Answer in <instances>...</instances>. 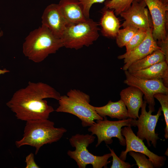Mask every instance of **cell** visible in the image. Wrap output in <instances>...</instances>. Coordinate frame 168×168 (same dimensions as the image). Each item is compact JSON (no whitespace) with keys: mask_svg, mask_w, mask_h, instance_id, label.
I'll return each instance as SVG.
<instances>
[{"mask_svg":"<svg viewBox=\"0 0 168 168\" xmlns=\"http://www.w3.org/2000/svg\"><path fill=\"white\" fill-rule=\"evenodd\" d=\"M139 0H107L105 2V8L113 10L116 15L127 10L132 2Z\"/></svg>","mask_w":168,"mask_h":168,"instance_id":"cell-22","label":"cell"},{"mask_svg":"<svg viewBox=\"0 0 168 168\" xmlns=\"http://www.w3.org/2000/svg\"><path fill=\"white\" fill-rule=\"evenodd\" d=\"M94 107L96 113L103 118L106 116H108L112 119L116 118L119 120L128 118L126 107L121 100L114 102L110 100L104 106H94Z\"/></svg>","mask_w":168,"mask_h":168,"instance_id":"cell-18","label":"cell"},{"mask_svg":"<svg viewBox=\"0 0 168 168\" xmlns=\"http://www.w3.org/2000/svg\"><path fill=\"white\" fill-rule=\"evenodd\" d=\"M96 137L88 134H77L72 136L69 139L71 146L75 148L74 151L69 150L68 155L76 162L79 168H85L89 164L93 168H107V165L110 162L109 159L111 157V153L102 156H96L91 153L87 148L95 141Z\"/></svg>","mask_w":168,"mask_h":168,"instance_id":"cell-5","label":"cell"},{"mask_svg":"<svg viewBox=\"0 0 168 168\" xmlns=\"http://www.w3.org/2000/svg\"><path fill=\"white\" fill-rule=\"evenodd\" d=\"M58 101L59 106L55 111L76 116L81 120L83 127H90L95 120L104 119L90 104V96L79 90H70L66 95L61 96Z\"/></svg>","mask_w":168,"mask_h":168,"instance_id":"cell-4","label":"cell"},{"mask_svg":"<svg viewBox=\"0 0 168 168\" xmlns=\"http://www.w3.org/2000/svg\"><path fill=\"white\" fill-rule=\"evenodd\" d=\"M120 95V100L127 107L128 118L138 119L139 110L143 102L142 92L137 87L129 86L122 90Z\"/></svg>","mask_w":168,"mask_h":168,"instance_id":"cell-15","label":"cell"},{"mask_svg":"<svg viewBox=\"0 0 168 168\" xmlns=\"http://www.w3.org/2000/svg\"><path fill=\"white\" fill-rule=\"evenodd\" d=\"M167 153L168 154V150L167 151H167H166V152H165V155H166V156H168V154H167Z\"/></svg>","mask_w":168,"mask_h":168,"instance_id":"cell-32","label":"cell"},{"mask_svg":"<svg viewBox=\"0 0 168 168\" xmlns=\"http://www.w3.org/2000/svg\"><path fill=\"white\" fill-rule=\"evenodd\" d=\"M60 96L58 92L46 83L29 81L26 87L14 93L6 105L18 119L27 122L48 119L54 110L44 99L58 100Z\"/></svg>","mask_w":168,"mask_h":168,"instance_id":"cell-1","label":"cell"},{"mask_svg":"<svg viewBox=\"0 0 168 168\" xmlns=\"http://www.w3.org/2000/svg\"><path fill=\"white\" fill-rule=\"evenodd\" d=\"M122 134L125 139L126 148L120 153L119 158L121 159L126 160L128 153L132 151L145 155L152 162L154 168H160L164 166L166 159V157L159 156L150 151L143 141L134 134L131 127L126 126L122 128Z\"/></svg>","mask_w":168,"mask_h":168,"instance_id":"cell-10","label":"cell"},{"mask_svg":"<svg viewBox=\"0 0 168 168\" xmlns=\"http://www.w3.org/2000/svg\"><path fill=\"white\" fill-rule=\"evenodd\" d=\"M166 61V57L160 49L156 50L132 63L127 70L130 73L142 70L158 63Z\"/></svg>","mask_w":168,"mask_h":168,"instance_id":"cell-20","label":"cell"},{"mask_svg":"<svg viewBox=\"0 0 168 168\" xmlns=\"http://www.w3.org/2000/svg\"><path fill=\"white\" fill-rule=\"evenodd\" d=\"M59 8L68 24H76L85 21L81 3L77 0H60Z\"/></svg>","mask_w":168,"mask_h":168,"instance_id":"cell-16","label":"cell"},{"mask_svg":"<svg viewBox=\"0 0 168 168\" xmlns=\"http://www.w3.org/2000/svg\"><path fill=\"white\" fill-rule=\"evenodd\" d=\"M144 0L151 15L154 39L156 41L164 40L168 37L166 30L168 5L163 4L158 0Z\"/></svg>","mask_w":168,"mask_h":168,"instance_id":"cell-12","label":"cell"},{"mask_svg":"<svg viewBox=\"0 0 168 168\" xmlns=\"http://www.w3.org/2000/svg\"><path fill=\"white\" fill-rule=\"evenodd\" d=\"M42 25L61 38L68 24L61 13L58 4L52 3L45 9L42 17Z\"/></svg>","mask_w":168,"mask_h":168,"instance_id":"cell-14","label":"cell"},{"mask_svg":"<svg viewBox=\"0 0 168 168\" xmlns=\"http://www.w3.org/2000/svg\"><path fill=\"white\" fill-rule=\"evenodd\" d=\"M160 50L164 54L166 57V62L168 63V37L162 41H156Z\"/></svg>","mask_w":168,"mask_h":168,"instance_id":"cell-28","label":"cell"},{"mask_svg":"<svg viewBox=\"0 0 168 168\" xmlns=\"http://www.w3.org/2000/svg\"><path fill=\"white\" fill-rule=\"evenodd\" d=\"M98 24L92 19L68 24L61 38L63 46L77 50L92 44L99 38Z\"/></svg>","mask_w":168,"mask_h":168,"instance_id":"cell-6","label":"cell"},{"mask_svg":"<svg viewBox=\"0 0 168 168\" xmlns=\"http://www.w3.org/2000/svg\"><path fill=\"white\" fill-rule=\"evenodd\" d=\"M62 47L63 45L61 38L42 25L30 32L25 38L22 51L29 59L39 63L49 54L56 53Z\"/></svg>","mask_w":168,"mask_h":168,"instance_id":"cell-2","label":"cell"},{"mask_svg":"<svg viewBox=\"0 0 168 168\" xmlns=\"http://www.w3.org/2000/svg\"><path fill=\"white\" fill-rule=\"evenodd\" d=\"M25 162L26 163V168H39V166L36 164L34 160V155L31 153L26 157Z\"/></svg>","mask_w":168,"mask_h":168,"instance_id":"cell-29","label":"cell"},{"mask_svg":"<svg viewBox=\"0 0 168 168\" xmlns=\"http://www.w3.org/2000/svg\"><path fill=\"white\" fill-rule=\"evenodd\" d=\"M129 155L135 161L139 168H154L152 162L149 158H147L146 155L142 153L134 151L128 152Z\"/></svg>","mask_w":168,"mask_h":168,"instance_id":"cell-25","label":"cell"},{"mask_svg":"<svg viewBox=\"0 0 168 168\" xmlns=\"http://www.w3.org/2000/svg\"><path fill=\"white\" fill-rule=\"evenodd\" d=\"M1 32L0 33V36L1 35ZM9 72V71L8 70H7L6 69H0V75L1 74H3L5 73L8 72Z\"/></svg>","mask_w":168,"mask_h":168,"instance_id":"cell-30","label":"cell"},{"mask_svg":"<svg viewBox=\"0 0 168 168\" xmlns=\"http://www.w3.org/2000/svg\"><path fill=\"white\" fill-rule=\"evenodd\" d=\"M130 73L136 77L143 79L162 80L165 86L168 87V63L166 61Z\"/></svg>","mask_w":168,"mask_h":168,"instance_id":"cell-17","label":"cell"},{"mask_svg":"<svg viewBox=\"0 0 168 168\" xmlns=\"http://www.w3.org/2000/svg\"><path fill=\"white\" fill-rule=\"evenodd\" d=\"M164 4L168 5V0H158Z\"/></svg>","mask_w":168,"mask_h":168,"instance_id":"cell-31","label":"cell"},{"mask_svg":"<svg viewBox=\"0 0 168 168\" xmlns=\"http://www.w3.org/2000/svg\"><path fill=\"white\" fill-rule=\"evenodd\" d=\"M82 4L85 17L89 18L90 11L93 4L95 3H102L105 0H77Z\"/></svg>","mask_w":168,"mask_h":168,"instance_id":"cell-27","label":"cell"},{"mask_svg":"<svg viewBox=\"0 0 168 168\" xmlns=\"http://www.w3.org/2000/svg\"><path fill=\"white\" fill-rule=\"evenodd\" d=\"M147 103L143 101L141 107V114L136 121V126L138 128L137 136L143 141L146 140L148 146H151L150 142L155 148L156 147L157 141L160 139L158 134L155 133V128L159 117L161 115V107H160L157 114H152V111L146 110Z\"/></svg>","mask_w":168,"mask_h":168,"instance_id":"cell-9","label":"cell"},{"mask_svg":"<svg viewBox=\"0 0 168 168\" xmlns=\"http://www.w3.org/2000/svg\"><path fill=\"white\" fill-rule=\"evenodd\" d=\"M113 157L112 165L110 168H130L131 165L128 162H125L121 159L115 154L114 150L108 147Z\"/></svg>","mask_w":168,"mask_h":168,"instance_id":"cell-26","label":"cell"},{"mask_svg":"<svg viewBox=\"0 0 168 168\" xmlns=\"http://www.w3.org/2000/svg\"><path fill=\"white\" fill-rule=\"evenodd\" d=\"M101 32L105 37L116 38L120 27V21L113 10L105 8L100 21Z\"/></svg>","mask_w":168,"mask_h":168,"instance_id":"cell-19","label":"cell"},{"mask_svg":"<svg viewBox=\"0 0 168 168\" xmlns=\"http://www.w3.org/2000/svg\"><path fill=\"white\" fill-rule=\"evenodd\" d=\"M154 97L159 101L161 105L166 124L164 129V137L167 139L168 138V94L157 93L154 95Z\"/></svg>","mask_w":168,"mask_h":168,"instance_id":"cell-23","label":"cell"},{"mask_svg":"<svg viewBox=\"0 0 168 168\" xmlns=\"http://www.w3.org/2000/svg\"><path fill=\"white\" fill-rule=\"evenodd\" d=\"M136 119L128 118L118 121H111L106 117L103 120H96V122L89 127L88 131L91 134L96 135L97 142L96 147H98L103 142L106 145L110 144L113 142V138L118 139L121 145L126 146L125 138L122 134V128L124 126H136Z\"/></svg>","mask_w":168,"mask_h":168,"instance_id":"cell-7","label":"cell"},{"mask_svg":"<svg viewBox=\"0 0 168 168\" xmlns=\"http://www.w3.org/2000/svg\"><path fill=\"white\" fill-rule=\"evenodd\" d=\"M152 28L147 30V35L142 42L134 49L128 53L119 55L118 58L123 59L124 65L122 69L124 71L128 70L129 66L133 63L154 51L160 49L156 41L152 35Z\"/></svg>","mask_w":168,"mask_h":168,"instance_id":"cell-13","label":"cell"},{"mask_svg":"<svg viewBox=\"0 0 168 168\" xmlns=\"http://www.w3.org/2000/svg\"><path fill=\"white\" fill-rule=\"evenodd\" d=\"M146 6L144 0L133 1L127 10L120 14L124 20L122 25L123 28L132 26L146 30L153 29L152 20Z\"/></svg>","mask_w":168,"mask_h":168,"instance_id":"cell-11","label":"cell"},{"mask_svg":"<svg viewBox=\"0 0 168 168\" xmlns=\"http://www.w3.org/2000/svg\"><path fill=\"white\" fill-rule=\"evenodd\" d=\"M67 131L64 128L55 127L54 123L48 119L27 121L23 137L15 144L18 148L26 145L34 147L37 155L43 145L58 141Z\"/></svg>","mask_w":168,"mask_h":168,"instance_id":"cell-3","label":"cell"},{"mask_svg":"<svg viewBox=\"0 0 168 168\" xmlns=\"http://www.w3.org/2000/svg\"><path fill=\"white\" fill-rule=\"evenodd\" d=\"M126 79L124 83L128 86L138 88L143 93L144 99L148 105L149 110L155 111V102L154 95L157 93L168 94V87L162 80H147L136 77L127 70L124 71Z\"/></svg>","mask_w":168,"mask_h":168,"instance_id":"cell-8","label":"cell"},{"mask_svg":"<svg viewBox=\"0 0 168 168\" xmlns=\"http://www.w3.org/2000/svg\"><path fill=\"white\" fill-rule=\"evenodd\" d=\"M147 35V30L139 29L126 45V52L128 53L141 44Z\"/></svg>","mask_w":168,"mask_h":168,"instance_id":"cell-24","label":"cell"},{"mask_svg":"<svg viewBox=\"0 0 168 168\" xmlns=\"http://www.w3.org/2000/svg\"><path fill=\"white\" fill-rule=\"evenodd\" d=\"M139 29L132 26L119 29L115 38L118 46L120 48L125 46Z\"/></svg>","mask_w":168,"mask_h":168,"instance_id":"cell-21","label":"cell"}]
</instances>
